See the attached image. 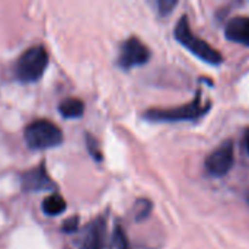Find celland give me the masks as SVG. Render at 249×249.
Listing matches in <instances>:
<instances>
[{
	"label": "cell",
	"instance_id": "1",
	"mask_svg": "<svg viewBox=\"0 0 249 249\" xmlns=\"http://www.w3.org/2000/svg\"><path fill=\"white\" fill-rule=\"evenodd\" d=\"M174 35L177 38V41L179 44H182L185 48H188L194 55H197L200 60L212 64V66H219L223 61V55L214 50L209 42H206L204 39L198 38L190 28L188 23V18L184 15L179 18V20L177 22Z\"/></svg>",
	"mask_w": 249,
	"mask_h": 249
},
{
	"label": "cell",
	"instance_id": "2",
	"mask_svg": "<svg viewBox=\"0 0 249 249\" xmlns=\"http://www.w3.org/2000/svg\"><path fill=\"white\" fill-rule=\"evenodd\" d=\"M25 140L34 150L51 149L63 143V131L48 120H36L26 127Z\"/></svg>",
	"mask_w": 249,
	"mask_h": 249
},
{
	"label": "cell",
	"instance_id": "3",
	"mask_svg": "<svg viewBox=\"0 0 249 249\" xmlns=\"http://www.w3.org/2000/svg\"><path fill=\"white\" fill-rule=\"evenodd\" d=\"M210 105V104H209ZM209 105L200 102V95L190 104L177 107V108H152L144 112V118L155 123H175V121H190L204 115L209 109Z\"/></svg>",
	"mask_w": 249,
	"mask_h": 249
},
{
	"label": "cell",
	"instance_id": "4",
	"mask_svg": "<svg viewBox=\"0 0 249 249\" xmlns=\"http://www.w3.org/2000/svg\"><path fill=\"white\" fill-rule=\"evenodd\" d=\"M47 64H48L47 51L39 45L31 47L19 57L16 63V76L19 80L25 83L36 82L44 74Z\"/></svg>",
	"mask_w": 249,
	"mask_h": 249
},
{
	"label": "cell",
	"instance_id": "5",
	"mask_svg": "<svg viewBox=\"0 0 249 249\" xmlns=\"http://www.w3.org/2000/svg\"><path fill=\"white\" fill-rule=\"evenodd\" d=\"M235 162V146L232 140L220 143L207 158L204 166L213 177H225L233 166Z\"/></svg>",
	"mask_w": 249,
	"mask_h": 249
},
{
	"label": "cell",
	"instance_id": "6",
	"mask_svg": "<svg viewBox=\"0 0 249 249\" xmlns=\"http://www.w3.org/2000/svg\"><path fill=\"white\" fill-rule=\"evenodd\" d=\"M150 58V50L146 44H143L139 38L131 36L127 41L123 42L120 55H118V64L128 70L136 66H143Z\"/></svg>",
	"mask_w": 249,
	"mask_h": 249
},
{
	"label": "cell",
	"instance_id": "7",
	"mask_svg": "<svg viewBox=\"0 0 249 249\" xmlns=\"http://www.w3.org/2000/svg\"><path fill=\"white\" fill-rule=\"evenodd\" d=\"M80 249H112V241L108 238L107 222L104 217H99L86 226L80 239Z\"/></svg>",
	"mask_w": 249,
	"mask_h": 249
},
{
	"label": "cell",
	"instance_id": "8",
	"mask_svg": "<svg viewBox=\"0 0 249 249\" xmlns=\"http://www.w3.org/2000/svg\"><path fill=\"white\" fill-rule=\"evenodd\" d=\"M22 188L25 191H45L54 188V182L48 177L44 163L22 175Z\"/></svg>",
	"mask_w": 249,
	"mask_h": 249
},
{
	"label": "cell",
	"instance_id": "9",
	"mask_svg": "<svg viewBox=\"0 0 249 249\" xmlns=\"http://www.w3.org/2000/svg\"><path fill=\"white\" fill-rule=\"evenodd\" d=\"M225 35L229 41L249 47V18L235 16L232 18L225 29Z\"/></svg>",
	"mask_w": 249,
	"mask_h": 249
},
{
	"label": "cell",
	"instance_id": "10",
	"mask_svg": "<svg viewBox=\"0 0 249 249\" xmlns=\"http://www.w3.org/2000/svg\"><path fill=\"white\" fill-rule=\"evenodd\" d=\"M58 109L64 118H79L85 111V104L77 98H67L60 104Z\"/></svg>",
	"mask_w": 249,
	"mask_h": 249
},
{
	"label": "cell",
	"instance_id": "11",
	"mask_svg": "<svg viewBox=\"0 0 249 249\" xmlns=\"http://www.w3.org/2000/svg\"><path fill=\"white\" fill-rule=\"evenodd\" d=\"M42 210L47 216H58L66 210V201L61 196L53 194L42 203Z\"/></svg>",
	"mask_w": 249,
	"mask_h": 249
},
{
	"label": "cell",
	"instance_id": "12",
	"mask_svg": "<svg viewBox=\"0 0 249 249\" xmlns=\"http://www.w3.org/2000/svg\"><path fill=\"white\" fill-rule=\"evenodd\" d=\"M150 212H152V203L147 198H140L134 204V217L137 222H142L146 217H149Z\"/></svg>",
	"mask_w": 249,
	"mask_h": 249
},
{
	"label": "cell",
	"instance_id": "13",
	"mask_svg": "<svg viewBox=\"0 0 249 249\" xmlns=\"http://www.w3.org/2000/svg\"><path fill=\"white\" fill-rule=\"evenodd\" d=\"M112 245L115 249H130V242L128 238L124 232V229L117 225L114 229V235H112Z\"/></svg>",
	"mask_w": 249,
	"mask_h": 249
},
{
	"label": "cell",
	"instance_id": "14",
	"mask_svg": "<svg viewBox=\"0 0 249 249\" xmlns=\"http://www.w3.org/2000/svg\"><path fill=\"white\" fill-rule=\"evenodd\" d=\"M177 4H178L177 0H159V1L156 3L158 10H159V13H160L162 16L169 15V13L172 12V9L177 7Z\"/></svg>",
	"mask_w": 249,
	"mask_h": 249
},
{
	"label": "cell",
	"instance_id": "15",
	"mask_svg": "<svg viewBox=\"0 0 249 249\" xmlns=\"http://www.w3.org/2000/svg\"><path fill=\"white\" fill-rule=\"evenodd\" d=\"M88 147L90 150V155L96 159V160H101L102 159V155L99 153V149H98V144H96V140L92 139L90 136H88Z\"/></svg>",
	"mask_w": 249,
	"mask_h": 249
},
{
	"label": "cell",
	"instance_id": "16",
	"mask_svg": "<svg viewBox=\"0 0 249 249\" xmlns=\"http://www.w3.org/2000/svg\"><path fill=\"white\" fill-rule=\"evenodd\" d=\"M77 226H79V222H77V217L74 216V217H71V219H69V220L64 222L63 231H64L66 233H73V232L77 231Z\"/></svg>",
	"mask_w": 249,
	"mask_h": 249
},
{
	"label": "cell",
	"instance_id": "17",
	"mask_svg": "<svg viewBox=\"0 0 249 249\" xmlns=\"http://www.w3.org/2000/svg\"><path fill=\"white\" fill-rule=\"evenodd\" d=\"M245 144H247V150H248L249 153V128L247 130V133H245Z\"/></svg>",
	"mask_w": 249,
	"mask_h": 249
},
{
	"label": "cell",
	"instance_id": "18",
	"mask_svg": "<svg viewBox=\"0 0 249 249\" xmlns=\"http://www.w3.org/2000/svg\"><path fill=\"white\" fill-rule=\"evenodd\" d=\"M248 201H249V196H248Z\"/></svg>",
	"mask_w": 249,
	"mask_h": 249
}]
</instances>
